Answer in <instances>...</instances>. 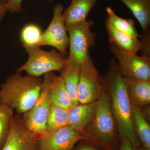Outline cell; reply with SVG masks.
<instances>
[{"instance_id":"obj_1","label":"cell","mask_w":150,"mask_h":150,"mask_svg":"<svg viewBox=\"0 0 150 150\" xmlns=\"http://www.w3.org/2000/svg\"><path fill=\"white\" fill-rule=\"evenodd\" d=\"M103 81L110 97L112 114L121 139L128 140L134 149L140 146V142L132 124L131 105L126 91L124 76L118 69L114 59L110 60L108 72Z\"/></svg>"},{"instance_id":"obj_2","label":"cell","mask_w":150,"mask_h":150,"mask_svg":"<svg viewBox=\"0 0 150 150\" xmlns=\"http://www.w3.org/2000/svg\"><path fill=\"white\" fill-rule=\"evenodd\" d=\"M43 80L36 77L22 76L17 72L1 85L0 104L23 114L33 106L40 96Z\"/></svg>"},{"instance_id":"obj_3","label":"cell","mask_w":150,"mask_h":150,"mask_svg":"<svg viewBox=\"0 0 150 150\" xmlns=\"http://www.w3.org/2000/svg\"><path fill=\"white\" fill-rule=\"evenodd\" d=\"M89 134L85 136L106 150H114L117 131L112 110L110 97L103 86L96 100L95 113Z\"/></svg>"},{"instance_id":"obj_4","label":"cell","mask_w":150,"mask_h":150,"mask_svg":"<svg viewBox=\"0 0 150 150\" xmlns=\"http://www.w3.org/2000/svg\"><path fill=\"white\" fill-rule=\"evenodd\" d=\"M25 51L28 59L17 72L25 71L29 76L38 78L53 71H60L67 62L65 55L55 50L46 51L39 47H35L27 48Z\"/></svg>"},{"instance_id":"obj_5","label":"cell","mask_w":150,"mask_h":150,"mask_svg":"<svg viewBox=\"0 0 150 150\" xmlns=\"http://www.w3.org/2000/svg\"><path fill=\"white\" fill-rule=\"evenodd\" d=\"M94 22L86 20L67 26L69 37V61L81 64L89 56V49L94 46L96 35L91 30Z\"/></svg>"},{"instance_id":"obj_6","label":"cell","mask_w":150,"mask_h":150,"mask_svg":"<svg viewBox=\"0 0 150 150\" xmlns=\"http://www.w3.org/2000/svg\"><path fill=\"white\" fill-rule=\"evenodd\" d=\"M51 73L44 75L40 95L33 106L21 119L28 130L40 136L46 132V121L51 105L50 98Z\"/></svg>"},{"instance_id":"obj_7","label":"cell","mask_w":150,"mask_h":150,"mask_svg":"<svg viewBox=\"0 0 150 150\" xmlns=\"http://www.w3.org/2000/svg\"><path fill=\"white\" fill-rule=\"evenodd\" d=\"M103 86V79L89 56L81 64L77 91L79 103L86 104L96 101Z\"/></svg>"},{"instance_id":"obj_8","label":"cell","mask_w":150,"mask_h":150,"mask_svg":"<svg viewBox=\"0 0 150 150\" xmlns=\"http://www.w3.org/2000/svg\"><path fill=\"white\" fill-rule=\"evenodd\" d=\"M109 49L118 60V69L124 77L150 80V56L127 53L112 45Z\"/></svg>"},{"instance_id":"obj_9","label":"cell","mask_w":150,"mask_h":150,"mask_svg":"<svg viewBox=\"0 0 150 150\" xmlns=\"http://www.w3.org/2000/svg\"><path fill=\"white\" fill-rule=\"evenodd\" d=\"M63 11L64 7L61 4L58 3L54 6L53 18L48 27L42 33L39 47L52 46L65 55L69 46V37L63 18Z\"/></svg>"},{"instance_id":"obj_10","label":"cell","mask_w":150,"mask_h":150,"mask_svg":"<svg viewBox=\"0 0 150 150\" xmlns=\"http://www.w3.org/2000/svg\"><path fill=\"white\" fill-rule=\"evenodd\" d=\"M83 139L82 134L65 126L51 134L39 136L37 150H71Z\"/></svg>"},{"instance_id":"obj_11","label":"cell","mask_w":150,"mask_h":150,"mask_svg":"<svg viewBox=\"0 0 150 150\" xmlns=\"http://www.w3.org/2000/svg\"><path fill=\"white\" fill-rule=\"evenodd\" d=\"M38 137L25 127L21 119L14 116L8 138L1 150H37Z\"/></svg>"},{"instance_id":"obj_12","label":"cell","mask_w":150,"mask_h":150,"mask_svg":"<svg viewBox=\"0 0 150 150\" xmlns=\"http://www.w3.org/2000/svg\"><path fill=\"white\" fill-rule=\"evenodd\" d=\"M111 45L127 53L137 54L143 49V44L139 38L133 37L116 29L106 18L105 23Z\"/></svg>"},{"instance_id":"obj_13","label":"cell","mask_w":150,"mask_h":150,"mask_svg":"<svg viewBox=\"0 0 150 150\" xmlns=\"http://www.w3.org/2000/svg\"><path fill=\"white\" fill-rule=\"evenodd\" d=\"M96 101L78 104L68 111V126L82 134L86 127L91 123L95 113Z\"/></svg>"},{"instance_id":"obj_14","label":"cell","mask_w":150,"mask_h":150,"mask_svg":"<svg viewBox=\"0 0 150 150\" xmlns=\"http://www.w3.org/2000/svg\"><path fill=\"white\" fill-rule=\"evenodd\" d=\"M126 91L131 105L141 107L150 103V80L124 77Z\"/></svg>"},{"instance_id":"obj_15","label":"cell","mask_w":150,"mask_h":150,"mask_svg":"<svg viewBox=\"0 0 150 150\" xmlns=\"http://www.w3.org/2000/svg\"><path fill=\"white\" fill-rule=\"evenodd\" d=\"M97 0H72L70 5L63 12L66 25L75 24L86 20L90 11Z\"/></svg>"},{"instance_id":"obj_16","label":"cell","mask_w":150,"mask_h":150,"mask_svg":"<svg viewBox=\"0 0 150 150\" xmlns=\"http://www.w3.org/2000/svg\"><path fill=\"white\" fill-rule=\"evenodd\" d=\"M80 69V64L67 60L64 67L60 71V76L64 81L71 97L73 107L79 104L77 91Z\"/></svg>"},{"instance_id":"obj_17","label":"cell","mask_w":150,"mask_h":150,"mask_svg":"<svg viewBox=\"0 0 150 150\" xmlns=\"http://www.w3.org/2000/svg\"><path fill=\"white\" fill-rule=\"evenodd\" d=\"M50 98L51 104L69 111L73 107L71 97L60 76L51 72Z\"/></svg>"},{"instance_id":"obj_18","label":"cell","mask_w":150,"mask_h":150,"mask_svg":"<svg viewBox=\"0 0 150 150\" xmlns=\"http://www.w3.org/2000/svg\"><path fill=\"white\" fill-rule=\"evenodd\" d=\"M131 117L134 131L144 150H150V127L140 107L131 105Z\"/></svg>"},{"instance_id":"obj_19","label":"cell","mask_w":150,"mask_h":150,"mask_svg":"<svg viewBox=\"0 0 150 150\" xmlns=\"http://www.w3.org/2000/svg\"><path fill=\"white\" fill-rule=\"evenodd\" d=\"M130 9L142 27L147 33L150 25V0H121Z\"/></svg>"},{"instance_id":"obj_20","label":"cell","mask_w":150,"mask_h":150,"mask_svg":"<svg viewBox=\"0 0 150 150\" xmlns=\"http://www.w3.org/2000/svg\"><path fill=\"white\" fill-rule=\"evenodd\" d=\"M68 111L51 104L46 121V132L43 135L53 133L68 126Z\"/></svg>"},{"instance_id":"obj_21","label":"cell","mask_w":150,"mask_h":150,"mask_svg":"<svg viewBox=\"0 0 150 150\" xmlns=\"http://www.w3.org/2000/svg\"><path fill=\"white\" fill-rule=\"evenodd\" d=\"M106 11L108 15L106 18L116 29L133 37L141 38V35L137 32L133 20L120 17L109 6L106 8Z\"/></svg>"},{"instance_id":"obj_22","label":"cell","mask_w":150,"mask_h":150,"mask_svg":"<svg viewBox=\"0 0 150 150\" xmlns=\"http://www.w3.org/2000/svg\"><path fill=\"white\" fill-rule=\"evenodd\" d=\"M42 33L40 28L35 23L25 25L20 33V39L23 47L25 49L39 47Z\"/></svg>"},{"instance_id":"obj_23","label":"cell","mask_w":150,"mask_h":150,"mask_svg":"<svg viewBox=\"0 0 150 150\" xmlns=\"http://www.w3.org/2000/svg\"><path fill=\"white\" fill-rule=\"evenodd\" d=\"M14 116L12 109L0 104V150L3 149L8 138Z\"/></svg>"},{"instance_id":"obj_24","label":"cell","mask_w":150,"mask_h":150,"mask_svg":"<svg viewBox=\"0 0 150 150\" xmlns=\"http://www.w3.org/2000/svg\"><path fill=\"white\" fill-rule=\"evenodd\" d=\"M23 0H5L8 11L11 13H18L23 11L22 7Z\"/></svg>"},{"instance_id":"obj_25","label":"cell","mask_w":150,"mask_h":150,"mask_svg":"<svg viewBox=\"0 0 150 150\" xmlns=\"http://www.w3.org/2000/svg\"><path fill=\"white\" fill-rule=\"evenodd\" d=\"M8 12L5 0H0V23L2 22L6 14Z\"/></svg>"},{"instance_id":"obj_26","label":"cell","mask_w":150,"mask_h":150,"mask_svg":"<svg viewBox=\"0 0 150 150\" xmlns=\"http://www.w3.org/2000/svg\"><path fill=\"white\" fill-rule=\"evenodd\" d=\"M122 142L118 150H134V148L130 142L126 139H122Z\"/></svg>"},{"instance_id":"obj_27","label":"cell","mask_w":150,"mask_h":150,"mask_svg":"<svg viewBox=\"0 0 150 150\" xmlns=\"http://www.w3.org/2000/svg\"><path fill=\"white\" fill-rule=\"evenodd\" d=\"M71 150H99L97 148L91 145H81L77 147L73 148Z\"/></svg>"},{"instance_id":"obj_28","label":"cell","mask_w":150,"mask_h":150,"mask_svg":"<svg viewBox=\"0 0 150 150\" xmlns=\"http://www.w3.org/2000/svg\"><path fill=\"white\" fill-rule=\"evenodd\" d=\"M134 150H144V149H143L142 147H141L140 146L134 149Z\"/></svg>"},{"instance_id":"obj_29","label":"cell","mask_w":150,"mask_h":150,"mask_svg":"<svg viewBox=\"0 0 150 150\" xmlns=\"http://www.w3.org/2000/svg\"><path fill=\"white\" fill-rule=\"evenodd\" d=\"M46 1L48 2L52 3L54 0H46Z\"/></svg>"}]
</instances>
